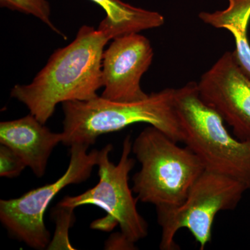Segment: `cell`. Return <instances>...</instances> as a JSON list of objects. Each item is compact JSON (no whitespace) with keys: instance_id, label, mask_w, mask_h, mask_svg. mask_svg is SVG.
<instances>
[{"instance_id":"6da1fadb","label":"cell","mask_w":250,"mask_h":250,"mask_svg":"<svg viewBox=\"0 0 250 250\" xmlns=\"http://www.w3.org/2000/svg\"><path fill=\"white\" fill-rule=\"evenodd\" d=\"M109 41L100 29L82 26L75 40L57 49L29 84L15 85L11 97L45 125L59 104L96 98L103 86L104 48Z\"/></svg>"},{"instance_id":"7a4b0ae2","label":"cell","mask_w":250,"mask_h":250,"mask_svg":"<svg viewBox=\"0 0 250 250\" xmlns=\"http://www.w3.org/2000/svg\"><path fill=\"white\" fill-rule=\"evenodd\" d=\"M175 89L152 93L134 103H118L98 96L88 101L62 103L64 119L62 143L90 146L102 135L121 131L137 123L154 126L175 142L183 141L176 112Z\"/></svg>"},{"instance_id":"3957f363","label":"cell","mask_w":250,"mask_h":250,"mask_svg":"<svg viewBox=\"0 0 250 250\" xmlns=\"http://www.w3.org/2000/svg\"><path fill=\"white\" fill-rule=\"evenodd\" d=\"M177 143L151 125L134 140L132 152L141 169L133 177V191L140 201L156 207L182 205L205 170L190 148Z\"/></svg>"},{"instance_id":"277c9868","label":"cell","mask_w":250,"mask_h":250,"mask_svg":"<svg viewBox=\"0 0 250 250\" xmlns=\"http://www.w3.org/2000/svg\"><path fill=\"white\" fill-rule=\"evenodd\" d=\"M174 103L182 143L205 170L232 177L250 189V143L229 134L223 118L202 100L196 82L175 89Z\"/></svg>"},{"instance_id":"5b68a950","label":"cell","mask_w":250,"mask_h":250,"mask_svg":"<svg viewBox=\"0 0 250 250\" xmlns=\"http://www.w3.org/2000/svg\"><path fill=\"white\" fill-rule=\"evenodd\" d=\"M132 144L131 136H126L123 141L121 159L117 164L109 159L112 145L99 151L98 184L77 196L64 197L58 205L72 209L88 205L100 207L106 215L94 220L90 228L108 232L118 225L121 232L136 243L147 236L148 225L137 209L139 199L133 196L129 185V174L135 166L134 159L130 157Z\"/></svg>"},{"instance_id":"8992f818","label":"cell","mask_w":250,"mask_h":250,"mask_svg":"<svg viewBox=\"0 0 250 250\" xmlns=\"http://www.w3.org/2000/svg\"><path fill=\"white\" fill-rule=\"evenodd\" d=\"M248 188L240 181L205 170L192 184L185 201L177 207H156L161 228L159 248L162 250L180 249L175 242L181 229H187L200 249L211 241L215 216L223 210H233Z\"/></svg>"},{"instance_id":"52a82bcc","label":"cell","mask_w":250,"mask_h":250,"mask_svg":"<svg viewBox=\"0 0 250 250\" xmlns=\"http://www.w3.org/2000/svg\"><path fill=\"white\" fill-rule=\"evenodd\" d=\"M89 146H70V159L65 173L54 183L26 192L22 196L0 200V220L11 236L36 250L48 248L51 235L44 223L46 208L64 188L85 182L98 165L99 150Z\"/></svg>"},{"instance_id":"ba28073f","label":"cell","mask_w":250,"mask_h":250,"mask_svg":"<svg viewBox=\"0 0 250 250\" xmlns=\"http://www.w3.org/2000/svg\"><path fill=\"white\" fill-rule=\"evenodd\" d=\"M204 102L233 129L237 139L250 143V78L234 52H225L197 83Z\"/></svg>"},{"instance_id":"9c48e42d","label":"cell","mask_w":250,"mask_h":250,"mask_svg":"<svg viewBox=\"0 0 250 250\" xmlns=\"http://www.w3.org/2000/svg\"><path fill=\"white\" fill-rule=\"evenodd\" d=\"M154 58L147 38L139 33L113 39L104 52L102 77L104 87L102 96L118 103H134L147 98L141 86L142 77Z\"/></svg>"},{"instance_id":"30bf717a","label":"cell","mask_w":250,"mask_h":250,"mask_svg":"<svg viewBox=\"0 0 250 250\" xmlns=\"http://www.w3.org/2000/svg\"><path fill=\"white\" fill-rule=\"evenodd\" d=\"M62 133H54L35 116L0 123V143L17 153L37 177H43L54 147L62 143Z\"/></svg>"},{"instance_id":"8fae6325","label":"cell","mask_w":250,"mask_h":250,"mask_svg":"<svg viewBox=\"0 0 250 250\" xmlns=\"http://www.w3.org/2000/svg\"><path fill=\"white\" fill-rule=\"evenodd\" d=\"M101 6L106 16L98 29L113 40L121 36L155 29L164 25L165 18L156 11L135 7L121 0H90Z\"/></svg>"},{"instance_id":"7c38bea8","label":"cell","mask_w":250,"mask_h":250,"mask_svg":"<svg viewBox=\"0 0 250 250\" xmlns=\"http://www.w3.org/2000/svg\"><path fill=\"white\" fill-rule=\"evenodd\" d=\"M228 9L215 12H201L202 22L216 29L229 31L236 43L233 51L238 63L250 78V44L248 38L250 21V0H228Z\"/></svg>"},{"instance_id":"4fadbf2b","label":"cell","mask_w":250,"mask_h":250,"mask_svg":"<svg viewBox=\"0 0 250 250\" xmlns=\"http://www.w3.org/2000/svg\"><path fill=\"white\" fill-rule=\"evenodd\" d=\"M0 6L23 14L32 15L54 32L65 37L51 21L50 5L47 0H0Z\"/></svg>"},{"instance_id":"5bb4252c","label":"cell","mask_w":250,"mask_h":250,"mask_svg":"<svg viewBox=\"0 0 250 250\" xmlns=\"http://www.w3.org/2000/svg\"><path fill=\"white\" fill-rule=\"evenodd\" d=\"M74 210L68 207L57 205L52 215L57 228L53 239L49 243L48 250H75L68 238V230L75 221Z\"/></svg>"},{"instance_id":"9a60e30c","label":"cell","mask_w":250,"mask_h":250,"mask_svg":"<svg viewBox=\"0 0 250 250\" xmlns=\"http://www.w3.org/2000/svg\"><path fill=\"white\" fill-rule=\"evenodd\" d=\"M27 167L17 153L4 145L0 147V176L14 178L18 177Z\"/></svg>"},{"instance_id":"2e32d148","label":"cell","mask_w":250,"mask_h":250,"mask_svg":"<svg viewBox=\"0 0 250 250\" xmlns=\"http://www.w3.org/2000/svg\"><path fill=\"white\" fill-rule=\"evenodd\" d=\"M106 250H136L135 243L121 232L115 233L105 243Z\"/></svg>"}]
</instances>
